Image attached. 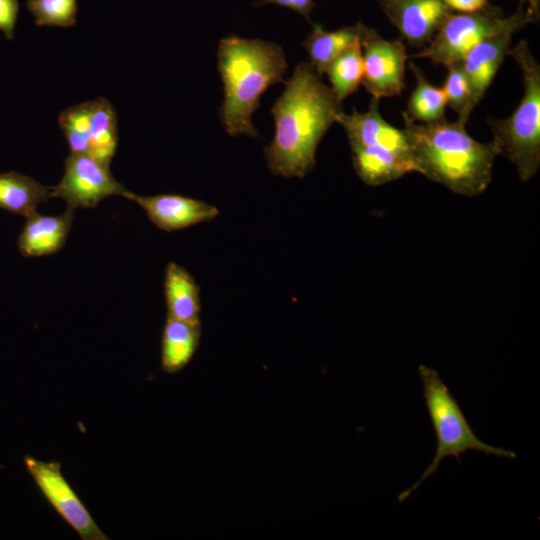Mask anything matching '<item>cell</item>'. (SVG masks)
<instances>
[{
    "mask_svg": "<svg viewBox=\"0 0 540 540\" xmlns=\"http://www.w3.org/2000/svg\"><path fill=\"white\" fill-rule=\"evenodd\" d=\"M451 11L457 13H474L485 9L488 0H441Z\"/></svg>",
    "mask_w": 540,
    "mask_h": 540,
    "instance_id": "83f0119b",
    "label": "cell"
},
{
    "mask_svg": "<svg viewBox=\"0 0 540 540\" xmlns=\"http://www.w3.org/2000/svg\"><path fill=\"white\" fill-rule=\"evenodd\" d=\"M519 5L524 6L538 22L540 18V0H519Z\"/></svg>",
    "mask_w": 540,
    "mask_h": 540,
    "instance_id": "f1b7e54d",
    "label": "cell"
},
{
    "mask_svg": "<svg viewBox=\"0 0 540 540\" xmlns=\"http://www.w3.org/2000/svg\"><path fill=\"white\" fill-rule=\"evenodd\" d=\"M402 39L411 46L425 47L444 18L451 12L441 0H374Z\"/></svg>",
    "mask_w": 540,
    "mask_h": 540,
    "instance_id": "8fae6325",
    "label": "cell"
},
{
    "mask_svg": "<svg viewBox=\"0 0 540 540\" xmlns=\"http://www.w3.org/2000/svg\"><path fill=\"white\" fill-rule=\"evenodd\" d=\"M164 294L167 316L200 324V290L194 277L182 266L170 262L165 269Z\"/></svg>",
    "mask_w": 540,
    "mask_h": 540,
    "instance_id": "2e32d148",
    "label": "cell"
},
{
    "mask_svg": "<svg viewBox=\"0 0 540 540\" xmlns=\"http://www.w3.org/2000/svg\"><path fill=\"white\" fill-rule=\"evenodd\" d=\"M217 59L224 87L223 127L232 136L256 137L253 113L267 88L283 80L285 54L272 42L230 36L220 41Z\"/></svg>",
    "mask_w": 540,
    "mask_h": 540,
    "instance_id": "3957f363",
    "label": "cell"
},
{
    "mask_svg": "<svg viewBox=\"0 0 540 540\" xmlns=\"http://www.w3.org/2000/svg\"><path fill=\"white\" fill-rule=\"evenodd\" d=\"M361 47L365 89L376 99L400 95L409 58L402 40L384 39L375 29L366 27Z\"/></svg>",
    "mask_w": 540,
    "mask_h": 540,
    "instance_id": "9c48e42d",
    "label": "cell"
},
{
    "mask_svg": "<svg viewBox=\"0 0 540 540\" xmlns=\"http://www.w3.org/2000/svg\"><path fill=\"white\" fill-rule=\"evenodd\" d=\"M418 373L422 380L423 397L437 445L431 463L419 480L398 495L399 502L408 499L425 480L435 474L441 462L447 457L452 456L460 462L462 454L467 451H478L501 458H516L515 452L485 443L476 436L457 400L436 370L419 365Z\"/></svg>",
    "mask_w": 540,
    "mask_h": 540,
    "instance_id": "5b68a950",
    "label": "cell"
},
{
    "mask_svg": "<svg viewBox=\"0 0 540 540\" xmlns=\"http://www.w3.org/2000/svg\"><path fill=\"white\" fill-rule=\"evenodd\" d=\"M127 189L116 180L109 166L88 153H70L64 162V173L52 186L53 197L63 199L67 206L93 208L110 196L124 197Z\"/></svg>",
    "mask_w": 540,
    "mask_h": 540,
    "instance_id": "ba28073f",
    "label": "cell"
},
{
    "mask_svg": "<svg viewBox=\"0 0 540 540\" xmlns=\"http://www.w3.org/2000/svg\"><path fill=\"white\" fill-rule=\"evenodd\" d=\"M402 116L418 173L461 196L474 197L486 190L499 155L492 141H476L458 121L418 124Z\"/></svg>",
    "mask_w": 540,
    "mask_h": 540,
    "instance_id": "7a4b0ae2",
    "label": "cell"
},
{
    "mask_svg": "<svg viewBox=\"0 0 540 540\" xmlns=\"http://www.w3.org/2000/svg\"><path fill=\"white\" fill-rule=\"evenodd\" d=\"M124 198L138 204L149 220L166 232L208 222L219 215L215 206L178 194L143 196L127 190Z\"/></svg>",
    "mask_w": 540,
    "mask_h": 540,
    "instance_id": "30bf717a",
    "label": "cell"
},
{
    "mask_svg": "<svg viewBox=\"0 0 540 540\" xmlns=\"http://www.w3.org/2000/svg\"><path fill=\"white\" fill-rule=\"evenodd\" d=\"M413 72L416 86L402 115L414 122L425 124L435 123L445 119L446 98L442 88L433 86L425 74L413 62L409 63Z\"/></svg>",
    "mask_w": 540,
    "mask_h": 540,
    "instance_id": "ffe728a7",
    "label": "cell"
},
{
    "mask_svg": "<svg viewBox=\"0 0 540 540\" xmlns=\"http://www.w3.org/2000/svg\"><path fill=\"white\" fill-rule=\"evenodd\" d=\"M52 197V186L18 172L0 173L1 209L28 218L37 213L39 204Z\"/></svg>",
    "mask_w": 540,
    "mask_h": 540,
    "instance_id": "ac0fdd59",
    "label": "cell"
},
{
    "mask_svg": "<svg viewBox=\"0 0 540 540\" xmlns=\"http://www.w3.org/2000/svg\"><path fill=\"white\" fill-rule=\"evenodd\" d=\"M341 103L310 63H299L271 109L275 132L265 148L270 171L285 178L309 173L321 139L343 112Z\"/></svg>",
    "mask_w": 540,
    "mask_h": 540,
    "instance_id": "6da1fadb",
    "label": "cell"
},
{
    "mask_svg": "<svg viewBox=\"0 0 540 540\" xmlns=\"http://www.w3.org/2000/svg\"><path fill=\"white\" fill-rule=\"evenodd\" d=\"M532 22L536 20L521 5L506 17L499 8L490 5L474 13L450 12L429 43L410 58H425L447 67L461 62L484 39L503 32L515 33Z\"/></svg>",
    "mask_w": 540,
    "mask_h": 540,
    "instance_id": "8992f818",
    "label": "cell"
},
{
    "mask_svg": "<svg viewBox=\"0 0 540 540\" xmlns=\"http://www.w3.org/2000/svg\"><path fill=\"white\" fill-rule=\"evenodd\" d=\"M508 54L522 72L523 96L506 119L489 120L499 155L516 167L523 182L534 177L540 166V66L526 41H520Z\"/></svg>",
    "mask_w": 540,
    "mask_h": 540,
    "instance_id": "277c9868",
    "label": "cell"
},
{
    "mask_svg": "<svg viewBox=\"0 0 540 540\" xmlns=\"http://www.w3.org/2000/svg\"><path fill=\"white\" fill-rule=\"evenodd\" d=\"M447 105L458 114V122L465 125L470 117V90L461 63L447 66L442 87Z\"/></svg>",
    "mask_w": 540,
    "mask_h": 540,
    "instance_id": "d4e9b609",
    "label": "cell"
},
{
    "mask_svg": "<svg viewBox=\"0 0 540 540\" xmlns=\"http://www.w3.org/2000/svg\"><path fill=\"white\" fill-rule=\"evenodd\" d=\"M74 208L56 216L35 213L26 218L18 238V249L23 256L40 257L61 250L66 242L74 220Z\"/></svg>",
    "mask_w": 540,
    "mask_h": 540,
    "instance_id": "9a60e30c",
    "label": "cell"
},
{
    "mask_svg": "<svg viewBox=\"0 0 540 540\" xmlns=\"http://www.w3.org/2000/svg\"><path fill=\"white\" fill-rule=\"evenodd\" d=\"M201 337L200 324L167 316L161 340V367L168 374L184 369L196 353Z\"/></svg>",
    "mask_w": 540,
    "mask_h": 540,
    "instance_id": "d6986e66",
    "label": "cell"
},
{
    "mask_svg": "<svg viewBox=\"0 0 540 540\" xmlns=\"http://www.w3.org/2000/svg\"><path fill=\"white\" fill-rule=\"evenodd\" d=\"M367 26L361 22L334 31H325L320 25H313L311 33L304 41L310 64L321 76L330 63L347 48L361 43Z\"/></svg>",
    "mask_w": 540,
    "mask_h": 540,
    "instance_id": "e0dca14e",
    "label": "cell"
},
{
    "mask_svg": "<svg viewBox=\"0 0 540 540\" xmlns=\"http://www.w3.org/2000/svg\"><path fill=\"white\" fill-rule=\"evenodd\" d=\"M26 7L38 26L68 28L76 24L77 0H27Z\"/></svg>",
    "mask_w": 540,
    "mask_h": 540,
    "instance_id": "cb8c5ba5",
    "label": "cell"
},
{
    "mask_svg": "<svg viewBox=\"0 0 540 540\" xmlns=\"http://www.w3.org/2000/svg\"><path fill=\"white\" fill-rule=\"evenodd\" d=\"M19 11L17 0H0V31L12 39Z\"/></svg>",
    "mask_w": 540,
    "mask_h": 540,
    "instance_id": "484cf974",
    "label": "cell"
},
{
    "mask_svg": "<svg viewBox=\"0 0 540 540\" xmlns=\"http://www.w3.org/2000/svg\"><path fill=\"white\" fill-rule=\"evenodd\" d=\"M2 468H3V466H2V465H0V469H2Z\"/></svg>",
    "mask_w": 540,
    "mask_h": 540,
    "instance_id": "f546056e",
    "label": "cell"
},
{
    "mask_svg": "<svg viewBox=\"0 0 540 540\" xmlns=\"http://www.w3.org/2000/svg\"><path fill=\"white\" fill-rule=\"evenodd\" d=\"M24 465L47 502L82 540L109 539L64 477L58 461L26 455Z\"/></svg>",
    "mask_w": 540,
    "mask_h": 540,
    "instance_id": "52a82bcc",
    "label": "cell"
},
{
    "mask_svg": "<svg viewBox=\"0 0 540 540\" xmlns=\"http://www.w3.org/2000/svg\"><path fill=\"white\" fill-rule=\"evenodd\" d=\"M337 123L345 130L349 144L383 146L412 157L406 132L382 118L379 99L372 97L368 110L363 113L355 109L351 114L342 112Z\"/></svg>",
    "mask_w": 540,
    "mask_h": 540,
    "instance_id": "7c38bea8",
    "label": "cell"
},
{
    "mask_svg": "<svg viewBox=\"0 0 540 540\" xmlns=\"http://www.w3.org/2000/svg\"><path fill=\"white\" fill-rule=\"evenodd\" d=\"M257 4H275L289 8L311 23V12L314 8V0H257Z\"/></svg>",
    "mask_w": 540,
    "mask_h": 540,
    "instance_id": "4316f807",
    "label": "cell"
},
{
    "mask_svg": "<svg viewBox=\"0 0 540 540\" xmlns=\"http://www.w3.org/2000/svg\"><path fill=\"white\" fill-rule=\"evenodd\" d=\"M92 103V122L87 153L109 166L118 144L116 112L105 98H98Z\"/></svg>",
    "mask_w": 540,
    "mask_h": 540,
    "instance_id": "44dd1931",
    "label": "cell"
},
{
    "mask_svg": "<svg viewBox=\"0 0 540 540\" xmlns=\"http://www.w3.org/2000/svg\"><path fill=\"white\" fill-rule=\"evenodd\" d=\"M514 33L503 32L476 44L460 62L470 90V112L484 97L505 56Z\"/></svg>",
    "mask_w": 540,
    "mask_h": 540,
    "instance_id": "4fadbf2b",
    "label": "cell"
},
{
    "mask_svg": "<svg viewBox=\"0 0 540 540\" xmlns=\"http://www.w3.org/2000/svg\"><path fill=\"white\" fill-rule=\"evenodd\" d=\"M363 72L362 47L361 43H356L337 56L325 73L333 93L342 102L362 84Z\"/></svg>",
    "mask_w": 540,
    "mask_h": 540,
    "instance_id": "7402d4cb",
    "label": "cell"
},
{
    "mask_svg": "<svg viewBox=\"0 0 540 540\" xmlns=\"http://www.w3.org/2000/svg\"><path fill=\"white\" fill-rule=\"evenodd\" d=\"M353 167L370 186L382 185L417 172L413 158L383 146L350 144Z\"/></svg>",
    "mask_w": 540,
    "mask_h": 540,
    "instance_id": "5bb4252c",
    "label": "cell"
},
{
    "mask_svg": "<svg viewBox=\"0 0 540 540\" xmlns=\"http://www.w3.org/2000/svg\"><path fill=\"white\" fill-rule=\"evenodd\" d=\"M92 111V101H86L60 113L58 124L66 138L70 153L88 152Z\"/></svg>",
    "mask_w": 540,
    "mask_h": 540,
    "instance_id": "603a6c76",
    "label": "cell"
}]
</instances>
